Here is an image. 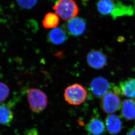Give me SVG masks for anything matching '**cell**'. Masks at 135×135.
I'll return each mask as SVG.
<instances>
[{
    "label": "cell",
    "mask_w": 135,
    "mask_h": 135,
    "mask_svg": "<svg viewBox=\"0 0 135 135\" xmlns=\"http://www.w3.org/2000/svg\"><path fill=\"white\" fill-rule=\"evenodd\" d=\"M52 9L63 20L68 21L76 16L79 8L74 0H57Z\"/></svg>",
    "instance_id": "cell-1"
},
{
    "label": "cell",
    "mask_w": 135,
    "mask_h": 135,
    "mask_svg": "<svg viewBox=\"0 0 135 135\" xmlns=\"http://www.w3.org/2000/svg\"><path fill=\"white\" fill-rule=\"evenodd\" d=\"M30 108L35 113H38L45 109L48 100L46 94L41 90L37 88H30L27 93Z\"/></svg>",
    "instance_id": "cell-2"
},
{
    "label": "cell",
    "mask_w": 135,
    "mask_h": 135,
    "mask_svg": "<svg viewBox=\"0 0 135 135\" xmlns=\"http://www.w3.org/2000/svg\"><path fill=\"white\" fill-rule=\"evenodd\" d=\"M87 92L83 86L74 84L65 89L64 97L66 102L70 105H78L83 103L87 98Z\"/></svg>",
    "instance_id": "cell-3"
},
{
    "label": "cell",
    "mask_w": 135,
    "mask_h": 135,
    "mask_svg": "<svg viewBox=\"0 0 135 135\" xmlns=\"http://www.w3.org/2000/svg\"><path fill=\"white\" fill-rule=\"evenodd\" d=\"M119 94L114 91H108L101 98L100 107L106 113L112 114L121 108L122 102Z\"/></svg>",
    "instance_id": "cell-4"
},
{
    "label": "cell",
    "mask_w": 135,
    "mask_h": 135,
    "mask_svg": "<svg viewBox=\"0 0 135 135\" xmlns=\"http://www.w3.org/2000/svg\"><path fill=\"white\" fill-rule=\"evenodd\" d=\"M86 26L85 20L83 18L76 16L68 21L64 28L69 35L76 37L84 33Z\"/></svg>",
    "instance_id": "cell-5"
},
{
    "label": "cell",
    "mask_w": 135,
    "mask_h": 135,
    "mask_svg": "<svg viewBox=\"0 0 135 135\" xmlns=\"http://www.w3.org/2000/svg\"><path fill=\"white\" fill-rule=\"evenodd\" d=\"M109 82L101 76L94 78L90 82V91L94 96L102 98L111 88Z\"/></svg>",
    "instance_id": "cell-6"
},
{
    "label": "cell",
    "mask_w": 135,
    "mask_h": 135,
    "mask_svg": "<svg viewBox=\"0 0 135 135\" xmlns=\"http://www.w3.org/2000/svg\"><path fill=\"white\" fill-rule=\"evenodd\" d=\"M87 61L90 68L95 70H100L105 67L107 64V58L102 52L92 50L88 54Z\"/></svg>",
    "instance_id": "cell-7"
},
{
    "label": "cell",
    "mask_w": 135,
    "mask_h": 135,
    "mask_svg": "<svg viewBox=\"0 0 135 135\" xmlns=\"http://www.w3.org/2000/svg\"><path fill=\"white\" fill-rule=\"evenodd\" d=\"M113 90L119 95L129 98H135V78H129L122 81L119 87H113Z\"/></svg>",
    "instance_id": "cell-8"
},
{
    "label": "cell",
    "mask_w": 135,
    "mask_h": 135,
    "mask_svg": "<svg viewBox=\"0 0 135 135\" xmlns=\"http://www.w3.org/2000/svg\"><path fill=\"white\" fill-rule=\"evenodd\" d=\"M67 39V32L64 28L56 27L53 28L48 35L49 42L54 45L64 44Z\"/></svg>",
    "instance_id": "cell-9"
},
{
    "label": "cell",
    "mask_w": 135,
    "mask_h": 135,
    "mask_svg": "<svg viewBox=\"0 0 135 135\" xmlns=\"http://www.w3.org/2000/svg\"><path fill=\"white\" fill-rule=\"evenodd\" d=\"M105 122L106 127L110 134H117L122 129V122L121 119L117 115H108L106 118Z\"/></svg>",
    "instance_id": "cell-10"
},
{
    "label": "cell",
    "mask_w": 135,
    "mask_h": 135,
    "mask_svg": "<svg viewBox=\"0 0 135 135\" xmlns=\"http://www.w3.org/2000/svg\"><path fill=\"white\" fill-rule=\"evenodd\" d=\"M86 129L91 135H102L105 132V126L101 119L94 117L87 124Z\"/></svg>",
    "instance_id": "cell-11"
},
{
    "label": "cell",
    "mask_w": 135,
    "mask_h": 135,
    "mask_svg": "<svg viewBox=\"0 0 135 135\" xmlns=\"http://www.w3.org/2000/svg\"><path fill=\"white\" fill-rule=\"evenodd\" d=\"M121 114L122 117L126 120L135 119V100L133 99H126L122 102Z\"/></svg>",
    "instance_id": "cell-12"
},
{
    "label": "cell",
    "mask_w": 135,
    "mask_h": 135,
    "mask_svg": "<svg viewBox=\"0 0 135 135\" xmlns=\"http://www.w3.org/2000/svg\"><path fill=\"white\" fill-rule=\"evenodd\" d=\"M13 118L14 114L10 105L6 104L0 105V125L10 126Z\"/></svg>",
    "instance_id": "cell-13"
},
{
    "label": "cell",
    "mask_w": 135,
    "mask_h": 135,
    "mask_svg": "<svg viewBox=\"0 0 135 135\" xmlns=\"http://www.w3.org/2000/svg\"><path fill=\"white\" fill-rule=\"evenodd\" d=\"M116 5L113 0H98L97 3L98 10L103 15H112Z\"/></svg>",
    "instance_id": "cell-14"
},
{
    "label": "cell",
    "mask_w": 135,
    "mask_h": 135,
    "mask_svg": "<svg viewBox=\"0 0 135 135\" xmlns=\"http://www.w3.org/2000/svg\"><path fill=\"white\" fill-rule=\"evenodd\" d=\"M60 21V17L56 13L48 12L42 20V25L45 28L53 29L57 27Z\"/></svg>",
    "instance_id": "cell-15"
},
{
    "label": "cell",
    "mask_w": 135,
    "mask_h": 135,
    "mask_svg": "<svg viewBox=\"0 0 135 135\" xmlns=\"http://www.w3.org/2000/svg\"><path fill=\"white\" fill-rule=\"evenodd\" d=\"M10 94L9 87L5 83L0 82V103L5 101Z\"/></svg>",
    "instance_id": "cell-16"
},
{
    "label": "cell",
    "mask_w": 135,
    "mask_h": 135,
    "mask_svg": "<svg viewBox=\"0 0 135 135\" xmlns=\"http://www.w3.org/2000/svg\"><path fill=\"white\" fill-rule=\"evenodd\" d=\"M20 6L26 9H30L34 6L38 0H17Z\"/></svg>",
    "instance_id": "cell-17"
},
{
    "label": "cell",
    "mask_w": 135,
    "mask_h": 135,
    "mask_svg": "<svg viewBox=\"0 0 135 135\" xmlns=\"http://www.w3.org/2000/svg\"><path fill=\"white\" fill-rule=\"evenodd\" d=\"M26 135H40V134L37 129L34 128L27 130L26 132Z\"/></svg>",
    "instance_id": "cell-18"
},
{
    "label": "cell",
    "mask_w": 135,
    "mask_h": 135,
    "mask_svg": "<svg viewBox=\"0 0 135 135\" xmlns=\"http://www.w3.org/2000/svg\"><path fill=\"white\" fill-rule=\"evenodd\" d=\"M126 135H135V127L130 129Z\"/></svg>",
    "instance_id": "cell-19"
}]
</instances>
